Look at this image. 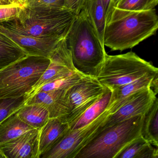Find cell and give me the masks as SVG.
<instances>
[{"label": "cell", "instance_id": "1", "mask_svg": "<svg viewBox=\"0 0 158 158\" xmlns=\"http://www.w3.org/2000/svg\"><path fill=\"white\" fill-rule=\"evenodd\" d=\"M66 41L75 69L96 78L107 53L84 7L76 16Z\"/></svg>", "mask_w": 158, "mask_h": 158}, {"label": "cell", "instance_id": "2", "mask_svg": "<svg viewBox=\"0 0 158 158\" xmlns=\"http://www.w3.org/2000/svg\"><path fill=\"white\" fill-rule=\"evenodd\" d=\"M158 28L155 9L128 13L106 24L103 44L111 51H123L153 35Z\"/></svg>", "mask_w": 158, "mask_h": 158}, {"label": "cell", "instance_id": "3", "mask_svg": "<svg viewBox=\"0 0 158 158\" xmlns=\"http://www.w3.org/2000/svg\"><path fill=\"white\" fill-rule=\"evenodd\" d=\"M76 15L66 8L25 7L17 18L0 24L40 37L66 38Z\"/></svg>", "mask_w": 158, "mask_h": 158}, {"label": "cell", "instance_id": "4", "mask_svg": "<svg viewBox=\"0 0 158 158\" xmlns=\"http://www.w3.org/2000/svg\"><path fill=\"white\" fill-rule=\"evenodd\" d=\"M142 114L99 128L74 158H115L129 142L141 135Z\"/></svg>", "mask_w": 158, "mask_h": 158}, {"label": "cell", "instance_id": "5", "mask_svg": "<svg viewBox=\"0 0 158 158\" xmlns=\"http://www.w3.org/2000/svg\"><path fill=\"white\" fill-rule=\"evenodd\" d=\"M50 61L48 58L28 55L0 70V99L28 96Z\"/></svg>", "mask_w": 158, "mask_h": 158}, {"label": "cell", "instance_id": "6", "mask_svg": "<svg viewBox=\"0 0 158 158\" xmlns=\"http://www.w3.org/2000/svg\"><path fill=\"white\" fill-rule=\"evenodd\" d=\"M149 73H158V68L130 52L119 55L106 54L96 78L112 90Z\"/></svg>", "mask_w": 158, "mask_h": 158}, {"label": "cell", "instance_id": "7", "mask_svg": "<svg viewBox=\"0 0 158 158\" xmlns=\"http://www.w3.org/2000/svg\"><path fill=\"white\" fill-rule=\"evenodd\" d=\"M110 114L107 109L98 118L85 126L69 130L62 139L40 158H74L76 154L94 136Z\"/></svg>", "mask_w": 158, "mask_h": 158}, {"label": "cell", "instance_id": "8", "mask_svg": "<svg viewBox=\"0 0 158 158\" xmlns=\"http://www.w3.org/2000/svg\"><path fill=\"white\" fill-rule=\"evenodd\" d=\"M106 89L97 78L85 77L66 89L65 94L71 110L64 122L70 127L102 97Z\"/></svg>", "mask_w": 158, "mask_h": 158}, {"label": "cell", "instance_id": "9", "mask_svg": "<svg viewBox=\"0 0 158 158\" xmlns=\"http://www.w3.org/2000/svg\"><path fill=\"white\" fill-rule=\"evenodd\" d=\"M156 94L150 87L129 96L117 110L110 114L101 126V128L112 125L136 115H144L156 99Z\"/></svg>", "mask_w": 158, "mask_h": 158}, {"label": "cell", "instance_id": "10", "mask_svg": "<svg viewBox=\"0 0 158 158\" xmlns=\"http://www.w3.org/2000/svg\"><path fill=\"white\" fill-rule=\"evenodd\" d=\"M50 63L33 90L28 95L33 96L38 89L46 83L59 77L77 72L72 62L71 52L66 38L61 40L50 56Z\"/></svg>", "mask_w": 158, "mask_h": 158}, {"label": "cell", "instance_id": "11", "mask_svg": "<svg viewBox=\"0 0 158 158\" xmlns=\"http://www.w3.org/2000/svg\"><path fill=\"white\" fill-rule=\"evenodd\" d=\"M0 32L17 43L30 56H40L48 59L59 42L63 40L34 36L1 24H0Z\"/></svg>", "mask_w": 158, "mask_h": 158}, {"label": "cell", "instance_id": "12", "mask_svg": "<svg viewBox=\"0 0 158 158\" xmlns=\"http://www.w3.org/2000/svg\"><path fill=\"white\" fill-rule=\"evenodd\" d=\"M40 129H31L12 140L0 144V158H40Z\"/></svg>", "mask_w": 158, "mask_h": 158}, {"label": "cell", "instance_id": "13", "mask_svg": "<svg viewBox=\"0 0 158 158\" xmlns=\"http://www.w3.org/2000/svg\"><path fill=\"white\" fill-rule=\"evenodd\" d=\"M66 90L56 89L37 92L29 97L25 104H40L47 109L50 118H60L64 122L71 110L66 98Z\"/></svg>", "mask_w": 158, "mask_h": 158}, {"label": "cell", "instance_id": "14", "mask_svg": "<svg viewBox=\"0 0 158 158\" xmlns=\"http://www.w3.org/2000/svg\"><path fill=\"white\" fill-rule=\"evenodd\" d=\"M69 129V124L64 122L60 118H49L45 125L40 129L39 138L40 157L57 144Z\"/></svg>", "mask_w": 158, "mask_h": 158}, {"label": "cell", "instance_id": "15", "mask_svg": "<svg viewBox=\"0 0 158 158\" xmlns=\"http://www.w3.org/2000/svg\"><path fill=\"white\" fill-rule=\"evenodd\" d=\"M157 75L158 73L146 74L131 83L111 90V96L108 107L110 114H111L117 110L122 102L127 97L143 89L150 87L152 81Z\"/></svg>", "mask_w": 158, "mask_h": 158}, {"label": "cell", "instance_id": "16", "mask_svg": "<svg viewBox=\"0 0 158 158\" xmlns=\"http://www.w3.org/2000/svg\"><path fill=\"white\" fill-rule=\"evenodd\" d=\"M158 148L140 135L126 145L115 158H158Z\"/></svg>", "mask_w": 158, "mask_h": 158}, {"label": "cell", "instance_id": "17", "mask_svg": "<svg viewBox=\"0 0 158 158\" xmlns=\"http://www.w3.org/2000/svg\"><path fill=\"white\" fill-rule=\"evenodd\" d=\"M28 55L17 43L0 32V70Z\"/></svg>", "mask_w": 158, "mask_h": 158}, {"label": "cell", "instance_id": "18", "mask_svg": "<svg viewBox=\"0 0 158 158\" xmlns=\"http://www.w3.org/2000/svg\"><path fill=\"white\" fill-rule=\"evenodd\" d=\"M17 113L23 122L34 129H40L50 118L47 109L39 104H25Z\"/></svg>", "mask_w": 158, "mask_h": 158}, {"label": "cell", "instance_id": "19", "mask_svg": "<svg viewBox=\"0 0 158 158\" xmlns=\"http://www.w3.org/2000/svg\"><path fill=\"white\" fill-rule=\"evenodd\" d=\"M17 111L0 123V144L8 142L34 129L20 119Z\"/></svg>", "mask_w": 158, "mask_h": 158}, {"label": "cell", "instance_id": "20", "mask_svg": "<svg viewBox=\"0 0 158 158\" xmlns=\"http://www.w3.org/2000/svg\"><path fill=\"white\" fill-rule=\"evenodd\" d=\"M141 135L154 147H158V99L143 115Z\"/></svg>", "mask_w": 158, "mask_h": 158}, {"label": "cell", "instance_id": "21", "mask_svg": "<svg viewBox=\"0 0 158 158\" xmlns=\"http://www.w3.org/2000/svg\"><path fill=\"white\" fill-rule=\"evenodd\" d=\"M111 90L107 88L102 97L89 107L79 118L70 126L71 130L87 125L104 112L109 106L111 96Z\"/></svg>", "mask_w": 158, "mask_h": 158}, {"label": "cell", "instance_id": "22", "mask_svg": "<svg viewBox=\"0 0 158 158\" xmlns=\"http://www.w3.org/2000/svg\"><path fill=\"white\" fill-rule=\"evenodd\" d=\"M84 8L101 42L104 45L103 37L106 21L101 0H87Z\"/></svg>", "mask_w": 158, "mask_h": 158}, {"label": "cell", "instance_id": "23", "mask_svg": "<svg viewBox=\"0 0 158 158\" xmlns=\"http://www.w3.org/2000/svg\"><path fill=\"white\" fill-rule=\"evenodd\" d=\"M158 2V0H118L109 22L128 13L152 10Z\"/></svg>", "mask_w": 158, "mask_h": 158}, {"label": "cell", "instance_id": "24", "mask_svg": "<svg viewBox=\"0 0 158 158\" xmlns=\"http://www.w3.org/2000/svg\"><path fill=\"white\" fill-rule=\"evenodd\" d=\"M85 77L87 76L78 73V72H74L70 74L59 77L46 83L39 89H38L37 91L34 95L40 91L68 89L72 86L82 81V79Z\"/></svg>", "mask_w": 158, "mask_h": 158}, {"label": "cell", "instance_id": "25", "mask_svg": "<svg viewBox=\"0 0 158 158\" xmlns=\"http://www.w3.org/2000/svg\"><path fill=\"white\" fill-rule=\"evenodd\" d=\"M28 96L14 98L0 99V123L25 105Z\"/></svg>", "mask_w": 158, "mask_h": 158}, {"label": "cell", "instance_id": "26", "mask_svg": "<svg viewBox=\"0 0 158 158\" xmlns=\"http://www.w3.org/2000/svg\"><path fill=\"white\" fill-rule=\"evenodd\" d=\"M24 7L18 3L0 5V23L17 18Z\"/></svg>", "mask_w": 158, "mask_h": 158}, {"label": "cell", "instance_id": "27", "mask_svg": "<svg viewBox=\"0 0 158 158\" xmlns=\"http://www.w3.org/2000/svg\"><path fill=\"white\" fill-rule=\"evenodd\" d=\"M25 7L34 9L65 8V0H25Z\"/></svg>", "mask_w": 158, "mask_h": 158}, {"label": "cell", "instance_id": "28", "mask_svg": "<svg viewBox=\"0 0 158 158\" xmlns=\"http://www.w3.org/2000/svg\"><path fill=\"white\" fill-rule=\"evenodd\" d=\"M85 0H65V8L78 15L85 6Z\"/></svg>", "mask_w": 158, "mask_h": 158}, {"label": "cell", "instance_id": "29", "mask_svg": "<svg viewBox=\"0 0 158 158\" xmlns=\"http://www.w3.org/2000/svg\"><path fill=\"white\" fill-rule=\"evenodd\" d=\"M106 17V24L110 20L114 8V0H101Z\"/></svg>", "mask_w": 158, "mask_h": 158}, {"label": "cell", "instance_id": "30", "mask_svg": "<svg viewBox=\"0 0 158 158\" xmlns=\"http://www.w3.org/2000/svg\"><path fill=\"white\" fill-rule=\"evenodd\" d=\"M150 88L157 95L158 93V75L155 76L151 83Z\"/></svg>", "mask_w": 158, "mask_h": 158}, {"label": "cell", "instance_id": "31", "mask_svg": "<svg viewBox=\"0 0 158 158\" xmlns=\"http://www.w3.org/2000/svg\"><path fill=\"white\" fill-rule=\"evenodd\" d=\"M14 3L12 2L10 0H0V5H6V4Z\"/></svg>", "mask_w": 158, "mask_h": 158}, {"label": "cell", "instance_id": "32", "mask_svg": "<svg viewBox=\"0 0 158 158\" xmlns=\"http://www.w3.org/2000/svg\"><path fill=\"white\" fill-rule=\"evenodd\" d=\"M10 1L13 3H18V4L24 5V0H10Z\"/></svg>", "mask_w": 158, "mask_h": 158}, {"label": "cell", "instance_id": "33", "mask_svg": "<svg viewBox=\"0 0 158 158\" xmlns=\"http://www.w3.org/2000/svg\"><path fill=\"white\" fill-rule=\"evenodd\" d=\"M114 6L115 3H116V1H117V0H114Z\"/></svg>", "mask_w": 158, "mask_h": 158}, {"label": "cell", "instance_id": "34", "mask_svg": "<svg viewBox=\"0 0 158 158\" xmlns=\"http://www.w3.org/2000/svg\"><path fill=\"white\" fill-rule=\"evenodd\" d=\"M87 1V0H85V3L86 2V1Z\"/></svg>", "mask_w": 158, "mask_h": 158}, {"label": "cell", "instance_id": "35", "mask_svg": "<svg viewBox=\"0 0 158 158\" xmlns=\"http://www.w3.org/2000/svg\"><path fill=\"white\" fill-rule=\"evenodd\" d=\"M118 1V0H117V1H116V2H117Z\"/></svg>", "mask_w": 158, "mask_h": 158}]
</instances>
